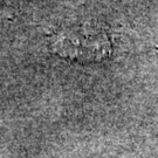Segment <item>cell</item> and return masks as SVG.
Instances as JSON below:
<instances>
[{"label":"cell","mask_w":158,"mask_h":158,"mask_svg":"<svg viewBox=\"0 0 158 158\" xmlns=\"http://www.w3.org/2000/svg\"><path fill=\"white\" fill-rule=\"evenodd\" d=\"M53 51L57 55L80 62L102 61L111 54V45L103 33L64 32L53 42Z\"/></svg>","instance_id":"obj_1"}]
</instances>
